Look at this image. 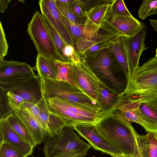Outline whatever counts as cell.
<instances>
[{
  "instance_id": "6da1fadb",
  "label": "cell",
  "mask_w": 157,
  "mask_h": 157,
  "mask_svg": "<svg viewBox=\"0 0 157 157\" xmlns=\"http://www.w3.org/2000/svg\"><path fill=\"white\" fill-rule=\"evenodd\" d=\"M95 128L103 138L123 155L129 157L133 153L136 132L131 123L117 112L103 114Z\"/></svg>"
},
{
  "instance_id": "7a4b0ae2",
  "label": "cell",
  "mask_w": 157,
  "mask_h": 157,
  "mask_svg": "<svg viewBox=\"0 0 157 157\" xmlns=\"http://www.w3.org/2000/svg\"><path fill=\"white\" fill-rule=\"evenodd\" d=\"M94 73L108 87L121 95L125 90L128 78L109 48L85 59Z\"/></svg>"
},
{
  "instance_id": "3957f363",
  "label": "cell",
  "mask_w": 157,
  "mask_h": 157,
  "mask_svg": "<svg viewBox=\"0 0 157 157\" xmlns=\"http://www.w3.org/2000/svg\"><path fill=\"white\" fill-rule=\"evenodd\" d=\"M73 126H65L59 133L48 136L44 142L45 157H86L91 146L82 140Z\"/></svg>"
},
{
  "instance_id": "277c9868",
  "label": "cell",
  "mask_w": 157,
  "mask_h": 157,
  "mask_svg": "<svg viewBox=\"0 0 157 157\" xmlns=\"http://www.w3.org/2000/svg\"><path fill=\"white\" fill-rule=\"evenodd\" d=\"M120 95L135 98L157 97V56L139 66L128 78L126 89Z\"/></svg>"
},
{
  "instance_id": "5b68a950",
  "label": "cell",
  "mask_w": 157,
  "mask_h": 157,
  "mask_svg": "<svg viewBox=\"0 0 157 157\" xmlns=\"http://www.w3.org/2000/svg\"><path fill=\"white\" fill-rule=\"evenodd\" d=\"M41 82L43 96L47 100L57 97L79 106L101 112L95 100L81 89L67 82L48 78L41 79Z\"/></svg>"
},
{
  "instance_id": "8992f818",
  "label": "cell",
  "mask_w": 157,
  "mask_h": 157,
  "mask_svg": "<svg viewBox=\"0 0 157 157\" xmlns=\"http://www.w3.org/2000/svg\"><path fill=\"white\" fill-rule=\"evenodd\" d=\"M123 36H124L122 33L104 21L100 30L91 38L75 40V48L86 59L109 48Z\"/></svg>"
},
{
  "instance_id": "52a82bcc",
  "label": "cell",
  "mask_w": 157,
  "mask_h": 157,
  "mask_svg": "<svg viewBox=\"0 0 157 157\" xmlns=\"http://www.w3.org/2000/svg\"><path fill=\"white\" fill-rule=\"evenodd\" d=\"M27 31L38 54L54 61H63L46 27L41 14L36 11L28 24Z\"/></svg>"
},
{
  "instance_id": "ba28073f",
  "label": "cell",
  "mask_w": 157,
  "mask_h": 157,
  "mask_svg": "<svg viewBox=\"0 0 157 157\" xmlns=\"http://www.w3.org/2000/svg\"><path fill=\"white\" fill-rule=\"evenodd\" d=\"M73 64L76 82L82 90L97 102L105 84L94 73L83 57L79 62Z\"/></svg>"
},
{
  "instance_id": "9c48e42d",
  "label": "cell",
  "mask_w": 157,
  "mask_h": 157,
  "mask_svg": "<svg viewBox=\"0 0 157 157\" xmlns=\"http://www.w3.org/2000/svg\"><path fill=\"white\" fill-rule=\"evenodd\" d=\"M35 75L33 67L26 63L0 60V86H12Z\"/></svg>"
},
{
  "instance_id": "30bf717a",
  "label": "cell",
  "mask_w": 157,
  "mask_h": 157,
  "mask_svg": "<svg viewBox=\"0 0 157 157\" xmlns=\"http://www.w3.org/2000/svg\"><path fill=\"white\" fill-rule=\"evenodd\" d=\"M121 96L120 102L114 111L131 123L135 122L140 125L147 132L157 135V126L140 111L136 99L124 95Z\"/></svg>"
},
{
  "instance_id": "8fae6325",
  "label": "cell",
  "mask_w": 157,
  "mask_h": 157,
  "mask_svg": "<svg viewBox=\"0 0 157 157\" xmlns=\"http://www.w3.org/2000/svg\"><path fill=\"white\" fill-rule=\"evenodd\" d=\"M147 26L143 22L141 27L135 35L121 37L128 57L131 74L139 66V61L142 52L148 47L145 45Z\"/></svg>"
},
{
  "instance_id": "7c38bea8",
  "label": "cell",
  "mask_w": 157,
  "mask_h": 157,
  "mask_svg": "<svg viewBox=\"0 0 157 157\" xmlns=\"http://www.w3.org/2000/svg\"><path fill=\"white\" fill-rule=\"evenodd\" d=\"M4 87L9 91L20 95L26 103L36 105L43 96L41 79L38 75H35L12 86Z\"/></svg>"
},
{
  "instance_id": "4fadbf2b",
  "label": "cell",
  "mask_w": 157,
  "mask_h": 157,
  "mask_svg": "<svg viewBox=\"0 0 157 157\" xmlns=\"http://www.w3.org/2000/svg\"><path fill=\"white\" fill-rule=\"evenodd\" d=\"M41 14H43L57 31L66 44L75 48V41L61 18L54 0H40L39 2Z\"/></svg>"
},
{
  "instance_id": "5bb4252c",
  "label": "cell",
  "mask_w": 157,
  "mask_h": 157,
  "mask_svg": "<svg viewBox=\"0 0 157 157\" xmlns=\"http://www.w3.org/2000/svg\"><path fill=\"white\" fill-rule=\"evenodd\" d=\"M95 125L82 124L73 127L76 132L86 139L94 149L110 155L123 154L100 135L96 129Z\"/></svg>"
},
{
  "instance_id": "9a60e30c",
  "label": "cell",
  "mask_w": 157,
  "mask_h": 157,
  "mask_svg": "<svg viewBox=\"0 0 157 157\" xmlns=\"http://www.w3.org/2000/svg\"><path fill=\"white\" fill-rule=\"evenodd\" d=\"M104 21L125 36H130L136 34L141 27L143 23L133 16L118 15L109 9Z\"/></svg>"
},
{
  "instance_id": "2e32d148",
  "label": "cell",
  "mask_w": 157,
  "mask_h": 157,
  "mask_svg": "<svg viewBox=\"0 0 157 157\" xmlns=\"http://www.w3.org/2000/svg\"><path fill=\"white\" fill-rule=\"evenodd\" d=\"M0 141H3L19 151L24 157L31 155L33 148L11 128L6 118L0 119Z\"/></svg>"
},
{
  "instance_id": "e0dca14e",
  "label": "cell",
  "mask_w": 157,
  "mask_h": 157,
  "mask_svg": "<svg viewBox=\"0 0 157 157\" xmlns=\"http://www.w3.org/2000/svg\"><path fill=\"white\" fill-rule=\"evenodd\" d=\"M50 113L63 120L66 126H74L79 124H96L98 122L91 119L79 114L73 110L62 107L52 101L47 100Z\"/></svg>"
},
{
  "instance_id": "ac0fdd59",
  "label": "cell",
  "mask_w": 157,
  "mask_h": 157,
  "mask_svg": "<svg viewBox=\"0 0 157 157\" xmlns=\"http://www.w3.org/2000/svg\"><path fill=\"white\" fill-rule=\"evenodd\" d=\"M14 113L23 122L32 136L36 145L44 142L48 136L47 132L38 124L29 112L21 108Z\"/></svg>"
},
{
  "instance_id": "d6986e66",
  "label": "cell",
  "mask_w": 157,
  "mask_h": 157,
  "mask_svg": "<svg viewBox=\"0 0 157 157\" xmlns=\"http://www.w3.org/2000/svg\"><path fill=\"white\" fill-rule=\"evenodd\" d=\"M65 26L72 36L74 41L78 39H88L96 34L101 28V25L77 23L72 21L60 13Z\"/></svg>"
},
{
  "instance_id": "ffe728a7",
  "label": "cell",
  "mask_w": 157,
  "mask_h": 157,
  "mask_svg": "<svg viewBox=\"0 0 157 157\" xmlns=\"http://www.w3.org/2000/svg\"><path fill=\"white\" fill-rule=\"evenodd\" d=\"M121 96L105 85L97 103L103 114L113 113L120 102Z\"/></svg>"
},
{
  "instance_id": "44dd1931",
  "label": "cell",
  "mask_w": 157,
  "mask_h": 157,
  "mask_svg": "<svg viewBox=\"0 0 157 157\" xmlns=\"http://www.w3.org/2000/svg\"><path fill=\"white\" fill-rule=\"evenodd\" d=\"M136 139L143 157H157V135L147 132L140 135L137 132Z\"/></svg>"
},
{
  "instance_id": "7402d4cb",
  "label": "cell",
  "mask_w": 157,
  "mask_h": 157,
  "mask_svg": "<svg viewBox=\"0 0 157 157\" xmlns=\"http://www.w3.org/2000/svg\"><path fill=\"white\" fill-rule=\"evenodd\" d=\"M55 61L38 54L36 64L33 68L37 71L41 79H56L58 71Z\"/></svg>"
},
{
  "instance_id": "603a6c76",
  "label": "cell",
  "mask_w": 157,
  "mask_h": 157,
  "mask_svg": "<svg viewBox=\"0 0 157 157\" xmlns=\"http://www.w3.org/2000/svg\"><path fill=\"white\" fill-rule=\"evenodd\" d=\"M109 2L98 4L88 11H85L86 17L84 23L89 25H101L110 7L111 1Z\"/></svg>"
},
{
  "instance_id": "cb8c5ba5",
  "label": "cell",
  "mask_w": 157,
  "mask_h": 157,
  "mask_svg": "<svg viewBox=\"0 0 157 157\" xmlns=\"http://www.w3.org/2000/svg\"><path fill=\"white\" fill-rule=\"evenodd\" d=\"M121 37L109 48L118 65L128 78L131 73L128 57Z\"/></svg>"
},
{
  "instance_id": "d4e9b609",
  "label": "cell",
  "mask_w": 157,
  "mask_h": 157,
  "mask_svg": "<svg viewBox=\"0 0 157 157\" xmlns=\"http://www.w3.org/2000/svg\"><path fill=\"white\" fill-rule=\"evenodd\" d=\"M6 118L12 129L25 141L33 147L36 145L23 122L14 112Z\"/></svg>"
},
{
  "instance_id": "484cf974",
  "label": "cell",
  "mask_w": 157,
  "mask_h": 157,
  "mask_svg": "<svg viewBox=\"0 0 157 157\" xmlns=\"http://www.w3.org/2000/svg\"><path fill=\"white\" fill-rule=\"evenodd\" d=\"M135 99L140 111L157 126V97Z\"/></svg>"
},
{
  "instance_id": "4316f807",
  "label": "cell",
  "mask_w": 157,
  "mask_h": 157,
  "mask_svg": "<svg viewBox=\"0 0 157 157\" xmlns=\"http://www.w3.org/2000/svg\"><path fill=\"white\" fill-rule=\"evenodd\" d=\"M55 63L58 71L56 79L67 82L81 89L75 79L73 64L69 61L60 60L55 61Z\"/></svg>"
},
{
  "instance_id": "83f0119b",
  "label": "cell",
  "mask_w": 157,
  "mask_h": 157,
  "mask_svg": "<svg viewBox=\"0 0 157 157\" xmlns=\"http://www.w3.org/2000/svg\"><path fill=\"white\" fill-rule=\"evenodd\" d=\"M41 15L47 30L57 50L59 56L63 61H65L63 55V50L66 45L57 31L45 16L42 14H41Z\"/></svg>"
},
{
  "instance_id": "f1b7e54d",
  "label": "cell",
  "mask_w": 157,
  "mask_h": 157,
  "mask_svg": "<svg viewBox=\"0 0 157 157\" xmlns=\"http://www.w3.org/2000/svg\"><path fill=\"white\" fill-rule=\"evenodd\" d=\"M157 13V0H145L142 1L138 11V17L144 20L148 16Z\"/></svg>"
},
{
  "instance_id": "f546056e",
  "label": "cell",
  "mask_w": 157,
  "mask_h": 157,
  "mask_svg": "<svg viewBox=\"0 0 157 157\" xmlns=\"http://www.w3.org/2000/svg\"><path fill=\"white\" fill-rule=\"evenodd\" d=\"M0 118L6 117L14 112L8 104L7 93L9 91L6 88L0 86Z\"/></svg>"
},
{
  "instance_id": "4dcf8cb0",
  "label": "cell",
  "mask_w": 157,
  "mask_h": 157,
  "mask_svg": "<svg viewBox=\"0 0 157 157\" xmlns=\"http://www.w3.org/2000/svg\"><path fill=\"white\" fill-rule=\"evenodd\" d=\"M54 0L58 10L63 16L71 21L77 23H84L85 20L78 19L74 16L69 6L70 3L62 2L60 0Z\"/></svg>"
},
{
  "instance_id": "1f68e13d",
  "label": "cell",
  "mask_w": 157,
  "mask_h": 157,
  "mask_svg": "<svg viewBox=\"0 0 157 157\" xmlns=\"http://www.w3.org/2000/svg\"><path fill=\"white\" fill-rule=\"evenodd\" d=\"M40 110V117L43 124L44 130L47 132L49 117L50 114L47 100L43 96L36 104Z\"/></svg>"
},
{
  "instance_id": "d6a6232c",
  "label": "cell",
  "mask_w": 157,
  "mask_h": 157,
  "mask_svg": "<svg viewBox=\"0 0 157 157\" xmlns=\"http://www.w3.org/2000/svg\"><path fill=\"white\" fill-rule=\"evenodd\" d=\"M63 55L65 61H69L74 64L79 62L81 56L71 45H66L63 50Z\"/></svg>"
},
{
  "instance_id": "836d02e7",
  "label": "cell",
  "mask_w": 157,
  "mask_h": 157,
  "mask_svg": "<svg viewBox=\"0 0 157 157\" xmlns=\"http://www.w3.org/2000/svg\"><path fill=\"white\" fill-rule=\"evenodd\" d=\"M0 157H24L19 151L10 145L0 142Z\"/></svg>"
},
{
  "instance_id": "e575fe53",
  "label": "cell",
  "mask_w": 157,
  "mask_h": 157,
  "mask_svg": "<svg viewBox=\"0 0 157 157\" xmlns=\"http://www.w3.org/2000/svg\"><path fill=\"white\" fill-rule=\"evenodd\" d=\"M110 10L115 13L119 15L132 16L130 13L123 0L111 1Z\"/></svg>"
},
{
  "instance_id": "d590c367",
  "label": "cell",
  "mask_w": 157,
  "mask_h": 157,
  "mask_svg": "<svg viewBox=\"0 0 157 157\" xmlns=\"http://www.w3.org/2000/svg\"><path fill=\"white\" fill-rule=\"evenodd\" d=\"M7 95L10 107L14 111L20 110L25 102L23 99L18 94L9 91Z\"/></svg>"
},
{
  "instance_id": "8d00e7d4",
  "label": "cell",
  "mask_w": 157,
  "mask_h": 157,
  "mask_svg": "<svg viewBox=\"0 0 157 157\" xmlns=\"http://www.w3.org/2000/svg\"><path fill=\"white\" fill-rule=\"evenodd\" d=\"M84 5V3L82 1L79 0H73L72 2L69 4L74 15L78 19L83 20L85 18V11L83 9Z\"/></svg>"
},
{
  "instance_id": "74e56055",
  "label": "cell",
  "mask_w": 157,
  "mask_h": 157,
  "mask_svg": "<svg viewBox=\"0 0 157 157\" xmlns=\"http://www.w3.org/2000/svg\"><path fill=\"white\" fill-rule=\"evenodd\" d=\"M26 109L34 118L40 126L44 130V125L41 120L39 107L36 104L25 102L21 109Z\"/></svg>"
},
{
  "instance_id": "f35d334b",
  "label": "cell",
  "mask_w": 157,
  "mask_h": 157,
  "mask_svg": "<svg viewBox=\"0 0 157 157\" xmlns=\"http://www.w3.org/2000/svg\"><path fill=\"white\" fill-rule=\"evenodd\" d=\"M0 30V60H2L7 54L9 46L1 21Z\"/></svg>"
},
{
  "instance_id": "ab89813d",
  "label": "cell",
  "mask_w": 157,
  "mask_h": 157,
  "mask_svg": "<svg viewBox=\"0 0 157 157\" xmlns=\"http://www.w3.org/2000/svg\"><path fill=\"white\" fill-rule=\"evenodd\" d=\"M11 2L10 0H0V12L4 13L7 8L8 5Z\"/></svg>"
},
{
  "instance_id": "60d3db41",
  "label": "cell",
  "mask_w": 157,
  "mask_h": 157,
  "mask_svg": "<svg viewBox=\"0 0 157 157\" xmlns=\"http://www.w3.org/2000/svg\"><path fill=\"white\" fill-rule=\"evenodd\" d=\"M129 157H143L140 152L136 139V144L134 152Z\"/></svg>"
},
{
  "instance_id": "b9f144b4",
  "label": "cell",
  "mask_w": 157,
  "mask_h": 157,
  "mask_svg": "<svg viewBox=\"0 0 157 157\" xmlns=\"http://www.w3.org/2000/svg\"><path fill=\"white\" fill-rule=\"evenodd\" d=\"M149 21L151 25L157 32V20L150 19Z\"/></svg>"
},
{
  "instance_id": "7bdbcfd3",
  "label": "cell",
  "mask_w": 157,
  "mask_h": 157,
  "mask_svg": "<svg viewBox=\"0 0 157 157\" xmlns=\"http://www.w3.org/2000/svg\"><path fill=\"white\" fill-rule=\"evenodd\" d=\"M111 155L113 157H128L123 154H113Z\"/></svg>"
},
{
  "instance_id": "ee69618b",
  "label": "cell",
  "mask_w": 157,
  "mask_h": 157,
  "mask_svg": "<svg viewBox=\"0 0 157 157\" xmlns=\"http://www.w3.org/2000/svg\"><path fill=\"white\" fill-rule=\"evenodd\" d=\"M155 56H157V49H156V55H155Z\"/></svg>"
},
{
  "instance_id": "f6af8a7d",
  "label": "cell",
  "mask_w": 157,
  "mask_h": 157,
  "mask_svg": "<svg viewBox=\"0 0 157 157\" xmlns=\"http://www.w3.org/2000/svg\"><path fill=\"white\" fill-rule=\"evenodd\" d=\"M32 157H33V156Z\"/></svg>"
},
{
  "instance_id": "bcb514c9",
  "label": "cell",
  "mask_w": 157,
  "mask_h": 157,
  "mask_svg": "<svg viewBox=\"0 0 157 157\" xmlns=\"http://www.w3.org/2000/svg\"></svg>"
}]
</instances>
